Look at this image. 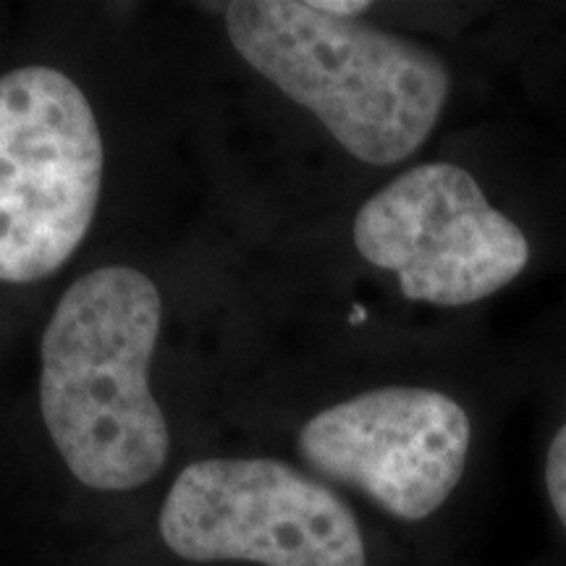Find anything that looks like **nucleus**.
I'll list each match as a JSON object with an SVG mask.
<instances>
[{
  "label": "nucleus",
  "instance_id": "f257e3e1",
  "mask_svg": "<svg viewBox=\"0 0 566 566\" xmlns=\"http://www.w3.org/2000/svg\"><path fill=\"white\" fill-rule=\"evenodd\" d=\"M160 294L145 273L105 265L66 289L40 344V409L80 483L132 491L158 475L171 449L150 391Z\"/></svg>",
  "mask_w": 566,
  "mask_h": 566
},
{
  "label": "nucleus",
  "instance_id": "f03ea898",
  "mask_svg": "<svg viewBox=\"0 0 566 566\" xmlns=\"http://www.w3.org/2000/svg\"><path fill=\"white\" fill-rule=\"evenodd\" d=\"M226 32L254 71L370 166L420 150L451 90L433 51L313 0H237L226 6Z\"/></svg>",
  "mask_w": 566,
  "mask_h": 566
},
{
  "label": "nucleus",
  "instance_id": "7ed1b4c3",
  "mask_svg": "<svg viewBox=\"0 0 566 566\" xmlns=\"http://www.w3.org/2000/svg\"><path fill=\"white\" fill-rule=\"evenodd\" d=\"M103 187V137L87 95L61 71L0 76V281L59 271L87 237Z\"/></svg>",
  "mask_w": 566,
  "mask_h": 566
},
{
  "label": "nucleus",
  "instance_id": "20e7f679",
  "mask_svg": "<svg viewBox=\"0 0 566 566\" xmlns=\"http://www.w3.org/2000/svg\"><path fill=\"white\" fill-rule=\"evenodd\" d=\"M158 527L184 562L367 566L352 509L279 459H200L184 467Z\"/></svg>",
  "mask_w": 566,
  "mask_h": 566
},
{
  "label": "nucleus",
  "instance_id": "39448f33",
  "mask_svg": "<svg viewBox=\"0 0 566 566\" xmlns=\"http://www.w3.org/2000/svg\"><path fill=\"white\" fill-rule=\"evenodd\" d=\"M352 233L367 263L399 275L407 300L438 307L501 292L530 260L520 226L454 163H422L386 184L359 208Z\"/></svg>",
  "mask_w": 566,
  "mask_h": 566
},
{
  "label": "nucleus",
  "instance_id": "423d86ee",
  "mask_svg": "<svg viewBox=\"0 0 566 566\" xmlns=\"http://www.w3.org/2000/svg\"><path fill=\"white\" fill-rule=\"evenodd\" d=\"M470 417L433 388L388 386L323 409L300 433V454L317 475L357 488L401 522L446 504L464 475Z\"/></svg>",
  "mask_w": 566,
  "mask_h": 566
},
{
  "label": "nucleus",
  "instance_id": "0eeeda50",
  "mask_svg": "<svg viewBox=\"0 0 566 566\" xmlns=\"http://www.w3.org/2000/svg\"><path fill=\"white\" fill-rule=\"evenodd\" d=\"M546 488L551 506L566 530V424L558 430L546 457Z\"/></svg>",
  "mask_w": 566,
  "mask_h": 566
},
{
  "label": "nucleus",
  "instance_id": "6e6552de",
  "mask_svg": "<svg viewBox=\"0 0 566 566\" xmlns=\"http://www.w3.org/2000/svg\"><path fill=\"white\" fill-rule=\"evenodd\" d=\"M317 9L325 11V13H334V17H346V19H354L357 13H363L370 9V3H349V0H313Z\"/></svg>",
  "mask_w": 566,
  "mask_h": 566
}]
</instances>
